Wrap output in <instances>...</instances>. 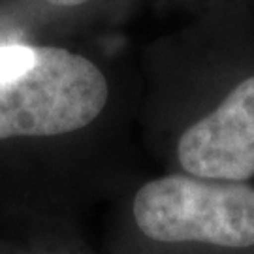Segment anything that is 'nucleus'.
<instances>
[{
    "instance_id": "nucleus-5",
    "label": "nucleus",
    "mask_w": 254,
    "mask_h": 254,
    "mask_svg": "<svg viewBox=\"0 0 254 254\" xmlns=\"http://www.w3.org/2000/svg\"><path fill=\"white\" fill-rule=\"evenodd\" d=\"M47 4H53V6H61V8H72V6H79L85 4L89 0H44Z\"/></svg>"
},
{
    "instance_id": "nucleus-4",
    "label": "nucleus",
    "mask_w": 254,
    "mask_h": 254,
    "mask_svg": "<svg viewBox=\"0 0 254 254\" xmlns=\"http://www.w3.org/2000/svg\"><path fill=\"white\" fill-rule=\"evenodd\" d=\"M38 59V46L0 44V83L28 72Z\"/></svg>"
},
{
    "instance_id": "nucleus-1",
    "label": "nucleus",
    "mask_w": 254,
    "mask_h": 254,
    "mask_svg": "<svg viewBox=\"0 0 254 254\" xmlns=\"http://www.w3.org/2000/svg\"><path fill=\"white\" fill-rule=\"evenodd\" d=\"M137 230L160 243L254 247V187L172 173L145 183L134 196Z\"/></svg>"
},
{
    "instance_id": "nucleus-2",
    "label": "nucleus",
    "mask_w": 254,
    "mask_h": 254,
    "mask_svg": "<svg viewBox=\"0 0 254 254\" xmlns=\"http://www.w3.org/2000/svg\"><path fill=\"white\" fill-rule=\"evenodd\" d=\"M108 98V79L87 57L38 46L28 72L0 83V139L83 130L100 117Z\"/></svg>"
},
{
    "instance_id": "nucleus-3",
    "label": "nucleus",
    "mask_w": 254,
    "mask_h": 254,
    "mask_svg": "<svg viewBox=\"0 0 254 254\" xmlns=\"http://www.w3.org/2000/svg\"><path fill=\"white\" fill-rule=\"evenodd\" d=\"M185 173L215 181L254 177V75L236 85L217 108L189 127L177 141Z\"/></svg>"
}]
</instances>
